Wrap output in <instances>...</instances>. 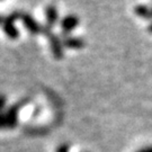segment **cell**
<instances>
[{"label": "cell", "instance_id": "6da1fadb", "mask_svg": "<svg viewBox=\"0 0 152 152\" xmlns=\"http://www.w3.org/2000/svg\"><path fill=\"white\" fill-rule=\"evenodd\" d=\"M28 103V99H23L19 103L14 104L11 107H9V109L7 110V113L2 114L1 116V127L2 129H14L17 125V122H18V113L19 110Z\"/></svg>", "mask_w": 152, "mask_h": 152}, {"label": "cell", "instance_id": "7a4b0ae2", "mask_svg": "<svg viewBox=\"0 0 152 152\" xmlns=\"http://www.w3.org/2000/svg\"><path fill=\"white\" fill-rule=\"evenodd\" d=\"M44 35L49 38V44H50V50L51 53L53 55L55 60H61L64 56V51H63V41L61 39V37L52 32V29L45 26V31H44Z\"/></svg>", "mask_w": 152, "mask_h": 152}, {"label": "cell", "instance_id": "3957f363", "mask_svg": "<svg viewBox=\"0 0 152 152\" xmlns=\"http://www.w3.org/2000/svg\"><path fill=\"white\" fill-rule=\"evenodd\" d=\"M20 14L22 11H12L8 16L1 18L2 29L10 39H17L19 37V31L15 26V22L20 19Z\"/></svg>", "mask_w": 152, "mask_h": 152}, {"label": "cell", "instance_id": "277c9868", "mask_svg": "<svg viewBox=\"0 0 152 152\" xmlns=\"http://www.w3.org/2000/svg\"><path fill=\"white\" fill-rule=\"evenodd\" d=\"M23 25L25 26V28L32 35H37V34H44L45 31V26H42L38 22H36V19L28 12H22L20 14V19Z\"/></svg>", "mask_w": 152, "mask_h": 152}, {"label": "cell", "instance_id": "5b68a950", "mask_svg": "<svg viewBox=\"0 0 152 152\" xmlns=\"http://www.w3.org/2000/svg\"><path fill=\"white\" fill-rule=\"evenodd\" d=\"M78 25H79V18H78V16L73 15V14L66 15V16H64L60 20L61 34L63 36L70 35V33L72 31H75Z\"/></svg>", "mask_w": 152, "mask_h": 152}, {"label": "cell", "instance_id": "8992f818", "mask_svg": "<svg viewBox=\"0 0 152 152\" xmlns=\"http://www.w3.org/2000/svg\"><path fill=\"white\" fill-rule=\"evenodd\" d=\"M44 14H45V22H46L45 26L52 29L59 22V11H58L56 6L48 5L45 7Z\"/></svg>", "mask_w": 152, "mask_h": 152}, {"label": "cell", "instance_id": "52a82bcc", "mask_svg": "<svg viewBox=\"0 0 152 152\" xmlns=\"http://www.w3.org/2000/svg\"><path fill=\"white\" fill-rule=\"evenodd\" d=\"M63 41V45H64L65 49L69 50H81L85 46V41L81 37H78V36H63L62 38Z\"/></svg>", "mask_w": 152, "mask_h": 152}, {"label": "cell", "instance_id": "ba28073f", "mask_svg": "<svg viewBox=\"0 0 152 152\" xmlns=\"http://www.w3.org/2000/svg\"><path fill=\"white\" fill-rule=\"evenodd\" d=\"M134 14L143 19H151L152 20V9L147 5H137L134 7Z\"/></svg>", "mask_w": 152, "mask_h": 152}, {"label": "cell", "instance_id": "9c48e42d", "mask_svg": "<svg viewBox=\"0 0 152 152\" xmlns=\"http://www.w3.org/2000/svg\"><path fill=\"white\" fill-rule=\"evenodd\" d=\"M56 152H69V145L66 143H63V144H60L58 149H56Z\"/></svg>", "mask_w": 152, "mask_h": 152}, {"label": "cell", "instance_id": "30bf717a", "mask_svg": "<svg viewBox=\"0 0 152 152\" xmlns=\"http://www.w3.org/2000/svg\"><path fill=\"white\" fill-rule=\"evenodd\" d=\"M136 152H152V145H147V147L142 148Z\"/></svg>", "mask_w": 152, "mask_h": 152}, {"label": "cell", "instance_id": "8fae6325", "mask_svg": "<svg viewBox=\"0 0 152 152\" xmlns=\"http://www.w3.org/2000/svg\"><path fill=\"white\" fill-rule=\"evenodd\" d=\"M5 104H6V97L5 96H2V97H1V108H4Z\"/></svg>", "mask_w": 152, "mask_h": 152}, {"label": "cell", "instance_id": "7c38bea8", "mask_svg": "<svg viewBox=\"0 0 152 152\" xmlns=\"http://www.w3.org/2000/svg\"><path fill=\"white\" fill-rule=\"evenodd\" d=\"M148 31H149V33L152 34V20H151V23L149 24V26H148Z\"/></svg>", "mask_w": 152, "mask_h": 152}, {"label": "cell", "instance_id": "4fadbf2b", "mask_svg": "<svg viewBox=\"0 0 152 152\" xmlns=\"http://www.w3.org/2000/svg\"><path fill=\"white\" fill-rule=\"evenodd\" d=\"M151 9H152V7H151Z\"/></svg>", "mask_w": 152, "mask_h": 152}]
</instances>
